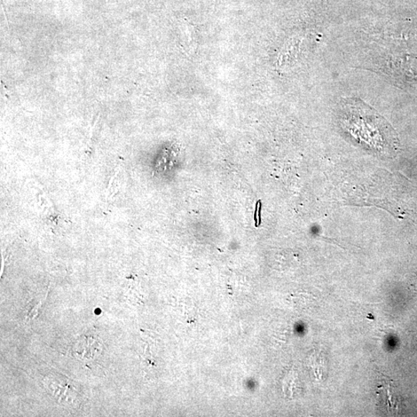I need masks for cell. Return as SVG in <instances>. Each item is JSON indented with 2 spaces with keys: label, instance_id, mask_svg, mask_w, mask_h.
Returning a JSON list of instances; mask_svg holds the SVG:
<instances>
[{
  "label": "cell",
  "instance_id": "6da1fadb",
  "mask_svg": "<svg viewBox=\"0 0 417 417\" xmlns=\"http://www.w3.org/2000/svg\"><path fill=\"white\" fill-rule=\"evenodd\" d=\"M342 122L345 127L349 129L351 134L358 132L353 136L382 150L389 144L388 139H395L390 133L389 125L372 108L367 107L359 100L349 99L342 105Z\"/></svg>",
  "mask_w": 417,
  "mask_h": 417
},
{
  "label": "cell",
  "instance_id": "277c9868",
  "mask_svg": "<svg viewBox=\"0 0 417 417\" xmlns=\"http://www.w3.org/2000/svg\"><path fill=\"white\" fill-rule=\"evenodd\" d=\"M378 397L380 398L382 405L387 406L390 413H394L397 410V400L394 397V392L392 391L391 385L389 383H383L380 387H378Z\"/></svg>",
  "mask_w": 417,
  "mask_h": 417
},
{
  "label": "cell",
  "instance_id": "3957f363",
  "mask_svg": "<svg viewBox=\"0 0 417 417\" xmlns=\"http://www.w3.org/2000/svg\"><path fill=\"white\" fill-rule=\"evenodd\" d=\"M101 343L97 338L91 336H82L77 341L75 346V352L77 357L84 358L83 359H92L98 356L101 352Z\"/></svg>",
  "mask_w": 417,
  "mask_h": 417
},
{
  "label": "cell",
  "instance_id": "7a4b0ae2",
  "mask_svg": "<svg viewBox=\"0 0 417 417\" xmlns=\"http://www.w3.org/2000/svg\"><path fill=\"white\" fill-rule=\"evenodd\" d=\"M47 390L61 404H72L77 398V389L67 378L60 375L47 376L45 380Z\"/></svg>",
  "mask_w": 417,
  "mask_h": 417
}]
</instances>
